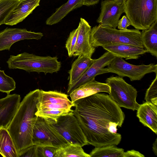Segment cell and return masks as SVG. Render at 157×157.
<instances>
[{"label":"cell","instance_id":"cell-1","mask_svg":"<svg viewBox=\"0 0 157 157\" xmlns=\"http://www.w3.org/2000/svg\"><path fill=\"white\" fill-rule=\"evenodd\" d=\"M73 103V113L88 144L96 147L120 143L117 128L121 127L125 115L109 95L97 93Z\"/></svg>","mask_w":157,"mask_h":157},{"label":"cell","instance_id":"cell-2","mask_svg":"<svg viewBox=\"0 0 157 157\" xmlns=\"http://www.w3.org/2000/svg\"><path fill=\"white\" fill-rule=\"evenodd\" d=\"M39 90L30 91L24 97L7 128L18 154L33 145V130L38 117L35 113Z\"/></svg>","mask_w":157,"mask_h":157},{"label":"cell","instance_id":"cell-3","mask_svg":"<svg viewBox=\"0 0 157 157\" xmlns=\"http://www.w3.org/2000/svg\"><path fill=\"white\" fill-rule=\"evenodd\" d=\"M90 43L96 48L116 44H129L144 48L141 32L136 29L121 30L99 24L91 29Z\"/></svg>","mask_w":157,"mask_h":157},{"label":"cell","instance_id":"cell-4","mask_svg":"<svg viewBox=\"0 0 157 157\" xmlns=\"http://www.w3.org/2000/svg\"><path fill=\"white\" fill-rule=\"evenodd\" d=\"M6 62L10 69L18 68L45 75L57 73L61 67V63L56 56H40L26 52L10 56Z\"/></svg>","mask_w":157,"mask_h":157},{"label":"cell","instance_id":"cell-5","mask_svg":"<svg viewBox=\"0 0 157 157\" xmlns=\"http://www.w3.org/2000/svg\"><path fill=\"white\" fill-rule=\"evenodd\" d=\"M126 16L136 29H148L157 20V0H125Z\"/></svg>","mask_w":157,"mask_h":157},{"label":"cell","instance_id":"cell-6","mask_svg":"<svg viewBox=\"0 0 157 157\" xmlns=\"http://www.w3.org/2000/svg\"><path fill=\"white\" fill-rule=\"evenodd\" d=\"M45 119L70 144L82 147L88 144L73 112L56 118Z\"/></svg>","mask_w":157,"mask_h":157},{"label":"cell","instance_id":"cell-7","mask_svg":"<svg viewBox=\"0 0 157 157\" xmlns=\"http://www.w3.org/2000/svg\"><path fill=\"white\" fill-rule=\"evenodd\" d=\"M105 82L110 88L109 97L119 106L133 111L138 109L140 105L136 101L137 91L135 88L119 76H111Z\"/></svg>","mask_w":157,"mask_h":157},{"label":"cell","instance_id":"cell-8","mask_svg":"<svg viewBox=\"0 0 157 157\" xmlns=\"http://www.w3.org/2000/svg\"><path fill=\"white\" fill-rule=\"evenodd\" d=\"M32 140L33 145L58 148L68 143L45 118L40 117L33 128Z\"/></svg>","mask_w":157,"mask_h":157},{"label":"cell","instance_id":"cell-9","mask_svg":"<svg viewBox=\"0 0 157 157\" xmlns=\"http://www.w3.org/2000/svg\"><path fill=\"white\" fill-rule=\"evenodd\" d=\"M107 68L109 73L116 74L121 77H128L132 81L140 80L148 73H157V64L134 65L118 57H116Z\"/></svg>","mask_w":157,"mask_h":157},{"label":"cell","instance_id":"cell-10","mask_svg":"<svg viewBox=\"0 0 157 157\" xmlns=\"http://www.w3.org/2000/svg\"><path fill=\"white\" fill-rule=\"evenodd\" d=\"M37 109L71 110L73 103L68 98V95L56 91H45L39 89Z\"/></svg>","mask_w":157,"mask_h":157},{"label":"cell","instance_id":"cell-11","mask_svg":"<svg viewBox=\"0 0 157 157\" xmlns=\"http://www.w3.org/2000/svg\"><path fill=\"white\" fill-rule=\"evenodd\" d=\"M116 57L111 53L107 51L98 59H95L81 77L74 84L68 87L67 94H70L80 86L95 79L96 76L109 73L107 68L104 67L108 66Z\"/></svg>","mask_w":157,"mask_h":157},{"label":"cell","instance_id":"cell-12","mask_svg":"<svg viewBox=\"0 0 157 157\" xmlns=\"http://www.w3.org/2000/svg\"><path fill=\"white\" fill-rule=\"evenodd\" d=\"M124 12V3H120L116 0H102L97 22L103 26L116 29L119 18Z\"/></svg>","mask_w":157,"mask_h":157},{"label":"cell","instance_id":"cell-13","mask_svg":"<svg viewBox=\"0 0 157 157\" xmlns=\"http://www.w3.org/2000/svg\"><path fill=\"white\" fill-rule=\"evenodd\" d=\"M43 34L41 32L28 31L26 29L6 28L0 32V51L10 50L14 43L25 39H41Z\"/></svg>","mask_w":157,"mask_h":157},{"label":"cell","instance_id":"cell-14","mask_svg":"<svg viewBox=\"0 0 157 157\" xmlns=\"http://www.w3.org/2000/svg\"><path fill=\"white\" fill-rule=\"evenodd\" d=\"M78 27V34L72 56L84 55L91 58L95 50L90 43L91 27L87 21L81 17Z\"/></svg>","mask_w":157,"mask_h":157},{"label":"cell","instance_id":"cell-15","mask_svg":"<svg viewBox=\"0 0 157 157\" xmlns=\"http://www.w3.org/2000/svg\"><path fill=\"white\" fill-rule=\"evenodd\" d=\"M21 97L17 94H8L0 99V128H7L15 114Z\"/></svg>","mask_w":157,"mask_h":157},{"label":"cell","instance_id":"cell-16","mask_svg":"<svg viewBox=\"0 0 157 157\" xmlns=\"http://www.w3.org/2000/svg\"><path fill=\"white\" fill-rule=\"evenodd\" d=\"M40 0H21L5 20L4 24L12 26L23 21L39 5Z\"/></svg>","mask_w":157,"mask_h":157},{"label":"cell","instance_id":"cell-17","mask_svg":"<svg viewBox=\"0 0 157 157\" xmlns=\"http://www.w3.org/2000/svg\"><path fill=\"white\" fill-rule=\"evenodd\" d=\"M101 92L110 93V88L106 83L99 82L94 79L77 88L69 95L73 103L81 98Z\"/></svg>","mask_w":157,"mask_h":157},{"label":"cell","instance_id":"cell-18","mask_svg":"<svg viewBox=\"0 0 157 157\" xmlns=\"http://www.w3.org/2000/svg\"><path fill=\"white\" fill-rule=\"evenodd\" d=\"M102 47L116 57L124 58L126 59H136L140 55L148 52L144 48L129 44H116Z\"/></svg>","mask_w":157,"mask_h":157},{"label":"cell","instance_id":"cell-19","mask_svg":"<svg viewBox=\"0 0 157 157\" xmlns=\"http://www.w3.org/2000/svg\"><path fill=\"white\" fill-rule=\"evenodd\" d=\"M136 116L139 121L144 126L157 134V105L146 101L137 110Z\"/></svg>","mask_w":157,"mask_h":157},{"label":"cell","instance_id":"cell-20","mask_svg":"<svg viewBox=\"0 0 157 157\" xmlns=\"http://www.w3.org/2000/svg\"><path fill=\"white\" fill-rule=\"evenodd\" d=\"M95 59H93L84 55L78 56L73 63L69 71V86L78 80L92 65Z\"/></svg>","mask_w":157,"mask_h":157},{"label":"cell","instance_id":"cell-21","mask_svg":"<svg viewBox=\"0 0 157 157\" xmlns=\"http://www.w3.org/2000/svg\"><path fill=\"white\" fill-rule=\"evenodd\" d=\"M83 2V0H68L47 19L46 24L51 25L59 23L71 11L82 6Z\"/></svg>","mask_w":157,"mask_h":157},{"label":"cell","instance_id":"cell-22","mask_svg":"<svg viewBox=\"0 0 157 157\" xmlns=\"http://www.w3.org/2000/svg\"><path fill=\"white\" fill-rule=\"evenodd\" d=\"M143 45L152 55L157 58V20L148 29L141 32Z\"/></svg>","mask_w":157,"mask_h":157},{"label":"cell","instance_id":"cell-23","mask_svg":"<svg viewBox=\"0 0 157 157\" xmlns=\"http://www.w3.org/2000/svg\"><path fill=\"white\" fill-rule=\"evenodd\" d=\"M0 154L4 157H18L13 140L7 128H0Z\"/></svg>","mask_w":157,"mask_h":157},{"label":"cell","instance_id":"cell-24","mask_svg":"<svg viewBox=\"0 0 157 157\" xmlns=\"http://www.w3.org/2000/svg\"><path fill=\"white\" fill-rule=\"evenodd\" d=\"M56 157H90L82 147L68 143L57 149Z\"/></svg>","mask_w":157,"mask_h":157},{"label":"cell","instance_id":"cell-25","mask_svg":"<svg viewBox=\"0 0 157 157\" xmlns=\"http://www.w3.org/2000/svg\"><path fill=\"white\" fill-rule=\"evenodd\" d=\"M124 149L115 145L96 147L90 153V157H123Z\"/></svg>","mask_w":157,"mask_h":157},{"label":"cell","instance_id":"cell-26","mask_svg":"<svg viewBox=\"0 0 157 157\" xmlns=\"http://www.w3.org/2000/svg\"><path fill=\"white\" fill-rule=\"evenodd\" d=\"M21 0H0V25L4 24L6 18Z\"/></svg>","mask_w":157,"mask_h":157},{"label":"cell","instance_id":"cell-27","mask_svg":"<svg viewBox=\"0 0 157 157\" xmlns=\"http://www.w3.org/2000/svg\"><path fill=\"white\" fill-rule=\"evenodd\" d=\"M73 112V110L66 109H38L35 114L37 117L45 119H54L59 116L68 114Z\"/></svg>","mask_w":157,"mask_h":157},{"label":"cell","instance_id":"cell-28","mask_svg":"<svg viewBox=\"0 0 157 157\" xmlns=\"http://www.w3.org/2000/svg\"><path fill=\"white\" fill-rule=\"evenodd\" d=\"M15 88L16 83L14 80L6 75L4 71L0 70V91L8 95Z\"/></svg>","mask_w":157,"mask_h":157},{"label":"cell","instance_id":"cell-29","mask_svg":"<svg viewBox=\"0 0 157 157\" xmlns=\"http://www.w3.org/2000/svg\"><path fill=\"white\" fill-rule=\"evenodd\" d=\"M145 100L146 101L157 105V73L155 74V78L146 91Z\"/></svg>","mask_w":157,"mask_h":157},{"label":"cell","instance_id":"cell-30","mask_svg":"<svg viewBox=\"0 0 157 157\" xmlns=\"http://www.w3.org/2000/svg\"><path fill=\"white\" fill-rule=\"evenodd\" d=\"M78 27L70 33L66 41L65 47L69 57L72 56L73 50L75 44L78 32Z\"/></svg>","mask_w":157,"mask_h":157},{"label":"cell","instance_id":"cell-31","mask_svg":"<svg viewBox=\"0 0 157 157\" xmlns=\"http://www.w3.org/2000/svg\"><path fill=\"white\" fill-rule=\"evenodd\" d=\"M58 148L52 146H37V157H56Z\"/></svg>","mask_w":157,"mask_h":157},{"label":"cell","instance_id":"cell-32","mask_svg":"<svg viewBox=\"0 0 157 157\" xmlns=\"http://www.w3.org/2000/svg\"><path fill=\"white\" fill-rule=\"evenodd\" d=\"M18 157H37V146L33 145L18 154Z\"/></svg>","mask_w":157,"mask_h":157},{"label":"cell","instance_id":"cell-33","mask_svg":"<svg viewBox=\"0 0 157 157\" xmlns=\"http://www.w3.org/2000/svg\"><path fill=\"white\" fill-rule=\"evenodd\" d=\"M130 22L125 15L123 16L122 18L119 20L117 27L118 29L121 30H126L128 29L127 27L131 25Z\"/></svg>","mask_w":157,"mask_h":157},{"label":"cell","instance_id":"cell-34","mask_svg":"<svg viewBox=\"0 0 157 157\" xmlns=\"http://www.w3.org/2000/svg\"><path fill=\"white\" fill-rule=\"evenodd\" d=\"M144 157V156L139 152L134 150L128 151L124 152L123 157Z\"/></svg>","mask_w":157,"mask_h":157},{"label":"cell","instance_id":"cell-35","mask_svg":"<svg viewBox=\"0 0 157 157\" xmlns=\"http://www.w3.org/2000/svg\"><path fill=\"white\" fill-rule=\"evenodd\" d=\"M100 0H83V5L89 6L98 3Z\"/></svg>","mask_w":157,"mask_h":157},{"label":"cell","instance_id":"cell-36","mask_svg":"<svg viewBox=\"0 0 157 157\" xmlns=\"http://www.w3.org/2000/svg\"><path fill=\"white\" fill-rule=\"evenodd\" d=\"M152 150L155 154L157 155V138L156 139L155 141L153 144V146L152 147Z\"/></svg>","mask_w":157,"mask_h":157},{"label":"cell","instance_id":"cell-37","mask_svg":"<svg viewBox=\"0 0 157 157\" xmlns=\"http://www.w3.org/2000/svg\"><path fill=\"white\" fill-rule=\"evenodd\" d=\"M116 1L120 3H124L125 0H116Z\"/></svg>","mask_w":157,"mask_h":157}]
</instances>
